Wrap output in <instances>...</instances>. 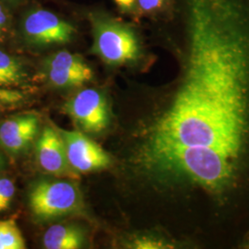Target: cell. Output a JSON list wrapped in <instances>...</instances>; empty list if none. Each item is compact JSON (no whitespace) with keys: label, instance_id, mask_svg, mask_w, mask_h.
<instances>
[{"label":"cell","instance_id":"cell-1","mask_svg":"<svg viewBox=\"0 0 249 249\" xmlns=\"http://www.w3.org/2000/svg\"><path fill=\"white\" fill-rule=\"evenodd\" d=\"M178 88L145 127L134 164L196 204V233L249 213V0H185Z\"/></svg>","mask_w":249,"mask_h":249},{"label":"cell","instance_id":"cell-2","mask_svg":"<svg viewBox=\"0 0 249 249\" xmlns=\"http://www.w3.org/2000/svg\"><path fill=\"white\" fill-rule=\"evenodd\" d=\"M93 45L91 52L110 66L137 62L142 45L133 29L101 13L89 14Z\"/></svg>","mask_w":249,"mask_h":249},{"label":"cell","instance_id":"cell-3","mask_svg":"<svg viewBox=\"0 0 249 249\" xmlns=\"http://www.w3.org/2000/svg\"><path fill=\"white\" fill-rule=\"evenodd\" d=\"M32 213L39 220H52L84 210L79 187L69 181L40 180L29 193Z\"/></svg>","mask_w":249,"mask_h":249},{"label":"cell","instance_id":"cell-4","mask_svg":"<svg viewBox=\"0 0 249 249\" xmlns=\"http://www.w3.org/2000/svg\"><path fill=\"white\" fill-rule=\"evenodd\" d=\"M21 29L27 42L36 46L69 43L76 33L71 23L42 9H31L22 20Z\"/></svg>","mask_w":249,"mask_h":249},{"label":"cell","instance_id":"cell-5","mask_svg":"<svg viewBox=\"0 0 249 249\" xmlns=\"http://www.w3.org/2000/svg\"><path fill=\"white\" fill-rule=\"evenodd\" d=\"M65 109L80 129L88 133H100L110 123L107 98L97 89L80 90L66 104Z\"/></svg>","mask_w":249,"mask_h":249},{"label":"cell","instance_id":"cell-6","mask_svg":"<svg viewBox=\"0 0 249 249\" xmlns=\"http://www.w3.org/2000/svg\"><path fill=\"white\" fill-rule=\"evenodd\" d=\"M69 163L76 174H87L106 169L111 164V158L97 143L80 131L58 129Z\"/></svg>","mask_w":249,"mask_h":249},{"label":"cell","instance_id":"cell-7","mask_svg":"<svg viewBox=\"0 0 249 249\" xmlns=\"http://www.w3.org/2000/svg\"><path fill=\"white\" fill-rule=\"evenodd\" d=\"M44 71L48 82L60 89L80 87L93 78V72L84 59L68 51L48 56L44 62Z\"/></svg>","mask_w":249,"mask_h":249},{"label":"cell","instance_id":"cell-8","mask_svg":"<svg viewBox=\"0 0 249 249\" xmlns=\"http://www.w3.org/2000/svg\"><path fill=\"white\" fill-rule=\"evenodd\" d=\"M36 159L48 175L57 178H77L67 158L65 145L58 130L46 125L36 141Z\"/></svg>","mask_w":249,"mask_h":249},{"label":"cell","instance_id":"cell-9","mask_svg":"<svg viewBox=\"0 0 249 249\" xmlns=\"http://www.w3.org/2000/svg\"><path fill=\"white\" fill-rule=\"evenodd\" d=\"M39 132V120L34 115L13 116L0 124V147L9 154L26 151Z\"/></svg>","mask_w":249,"mask_h":249},{"label":"cell","instance_id":"cell-10","mask_svg":"<svg viewBox=\"0 0 249 249\" xmlns=\"http://www.w3.org/2000/svg\"><path fill=\"white\" fill-rule=\"evenodd\" d=\"M86 240L82 229L71 224H55L45 231L43 244L47 249H79Z\"/></svg>","mask_w":249,"mask_h":249},{"label":"cell","instance_id":"cell-11","mask_svg":"<svg viewBox=\"0 0 249 249\" xmlns=\"http://www.w3.org/2000/svg\"><path fill=\"white\" fill-rule=\"evenodd\" d=\"M26 77L20 61L0 50V88L18 87L25 82Z\"/></svg>","mask_w":249,"mask_h":249},{"label":"cell","instance_id":"cell-12","mask_svg":"<svg viewBox=\"0 0 249 249\" xmlns=\"http://www.w3.org/2000/svg\"><path fill=\"white\" fill-rule=\"evenodd\" d=\"M24 249L26 244L16 220L14 218L0 220V249Z\"/></svg>","mask_w":249,"mask_h":249},{"label":"cell","instance_id":"cell-13","mask_svg":"<svg viewBox=\"0 0 249 249\" xmlns=\"http://www.w3.org/2000/svg\"><path fill=\"white\" fill-rule=\"evenodd\" d=\"M129 249H175L176 245L172 242L154 234L137 235L128 243Z\"/></svg>","mask_w":249,"mask_h":249},{"label":"cell","instance_id":"cell-14","mask_svg":"<svg viewBox=\"0 0 249 249\" xmlns=\"http://www.w3.org/2000/svg\"><path fill=\"white\" fill-rule=\"evenodd\" d=\"M15 195V185L11 179L0 178V213L8 210Z\"/></svg>","mask_w":249,"mask_h":249},{"label":"cell","instance_id":"cell-15","mask_svg":"<svg viewBox=\"0 0 249 249\" xmlns=\"http://www.w3.org/2000/svg\"><path fill=\"white\" fill-rule=\"evenodd\" d=\"M165 0H137L140 9L145 13H151L160 9Z\"/></svg>","mask_w":249,"mask_h":249},{"label":"cell","instance_id":"cell-16","mask_svg":"<svg viewBox=\"0 0 249 249\" xmlns=\"http://www.w3.org/2000/svg\"><path fill=\"white\" fill-rule=\"evenodd\" d=\"M22 98L18 91L0 88V102L2 103H16Z\"/></svg>","mask_w":249,"mask_h":249},{"label":"cell","instance_id":"cell-17","mask_svg":"<svg viewBox=\"0 0 249 249\" xmlns=\"http://www.w3.org/2000/svg\"><path fill=\"white\" fill-rule=\"evenodd\" d=\"M9 26V16L7 11L0 3V36H2Z\"/></svg>","mask_w":249,"mask_h":249},{"label":"cell","instance_id":"cell-18","mask_svg":"<svg viewBox=\"0 0 249 249\" xmlns=\"http://www.w3.org/2000/svg\"><path fill=\"white\" fill-rule=\"evenodd\" d=\"M118 7L124 11H129L133 9L137 0H115Z\"/></svg>","mask_w":249,"mask_h":249},{"label":"cell","instance_id":"cell-19","mask_svg":"<svg viewBox=\"0 0 249 249\" xmlns=\"http://www.w3.org/2000/svg\"><path fill=\"white\" fill-rule=\"evenodd\" d=\"M241 249H249V231L245 234L243 239L239 244Z\"/></svg>","mask_w":249,"mask_h":249},{"label":"cell","instance_id":"cell-20","mask_svg":"<svg viewBox=\"0 0 249 249\" xmlns=\"http://www.w3.org/2000/svg\"><path fill=\"white\" fill-rule=\"evenodd\" d=\"M5 159H4V157H3V155L1 154V152H0V170L2 169L4 166H5Z\"/></svg>","mask_w":249,"mask_h":249},{"label":"cell","instance_id":"cell-21","mask_svg":"<svg viewBox=\"0 0 249 249\" xmlns=\"http://www.w3.org/2000/svg\"><path fill=\"white\" fill-rule=\"evenodd\" d=\"M9 1H15V0H9Z\"/></svg>","mask_w":249,"mask_h":249}]
</instances>
